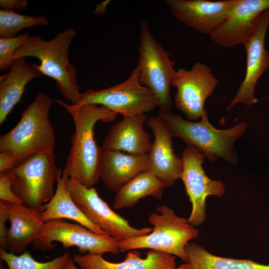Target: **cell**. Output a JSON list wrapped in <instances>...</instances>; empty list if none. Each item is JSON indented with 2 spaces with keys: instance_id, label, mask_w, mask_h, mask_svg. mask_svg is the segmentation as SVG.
Wrapping results in <instances>:
<instances>
[{
  "instance_id": "cell-10",
  "label": "cell",
  "mask_w": 269,
  "mask_h": 269,
  "mask_svg": "<svg viewBox=\"0 0 269 269\" xmlns=\"http://www.w3.org/2000/svg\"><path fill=\"white\" fill-rule=\"evenodd\" d=\"M58 242L64 248L75 246L79 252L103 254H118L120 251L117 240L97 234L81 224L71 223L63 219H53L45 223L38 238L33 243L35 250L43 251L54 249Z\"/></svg>"
},
{
  "instance_id": "cell-33",
  "label": "cell",
  "mask_w": 269,
  "mask_h": 269,
  "mask_svg": "<svg viewBox=\"0 0 269 269\" xmlns=\"http://www.w3.org/2000/svg\"><path fill=\"white\" fill-rule=\"evenodd\" d=\"M63 269H78L75 265L74 263L71 258L69 259L67 264Z\"/></svg>"
},
{
  "instance_id": "cell-35",
  "label": "cell",
  "mask_w": 269,
  "mask_h": 269,
  "mask_svg": "<svg viewBox=\"0 0 269 269\" xmlns=\"http://www.w3.org/2000/svg\"></svg>"
},
{
  "instance_id": "cell-26",
  "label": "cell",
  "mask_w": 269,
  "mask_h": 269,
  "mask_svg": "<svg viewBox=\"0 0 269 269\" xmlns=\"http://www.w3.org/2000/svg\"><path fill=\"white\" fill-rule=\"evenodd\" d=\"M1 259L5 262L8 269H63L70 258V255L65 252L62 255L47 262H39L25 251L18 256L7 253L0 248Z\"/></svg>"
},
{
  "instance_id": "cell-31",
  "label": "cell",
  "mask_w": 269,
  "mask_h": 269,
  "mask_svg": "<svg viewBox=\"0 0 269 269\" xmlns=\"http://www.w3.org/2000/svg\"><path fill=\"white\" fill-rule=\"evenodd\" d=\"M28 4L27 0H0V6L3 9L12 10L13 8L25 9Z\"/></svg>"
},
{
  "instance_id": "cell-17",
  "label": "cell",
  "mask_w": 269,
  "mask_h": 269,
  "mask_svg": "<svg viewBox=\"0 0 269 269\" xmlns=\"http://www.w3.org/2000/svg\"><path fill=\"white\" fill-rule=\"evenodd\" d=\"M148 170L147 153L132 154L102 150L99 163V177L113 191L117 192L134 177Z\"/></svg>"
},
{
  "instance_id": "cell-9",
  "label": "cell",
  "mask_w": 269,
  "mask_h": 269,
  "mask_svg": "<svg viewBox=\"0 0 269 269\" xmlns=\"http://www.w3.org/2000/svg\"><path fill=\"white\" fill-rule=\"evenodd\" d=\"M65 186L87 218L108 236L119 241L147 235L152 231L151 228L137 229L132 226L127 220L111 209L94 187L87 188L66 176Z\"/></svg>"
},
{
  "instance_id": "cell-13",
  "label": "cell",
  "mask_w": 269,
  "mask_h": 269,
  "mask_svg": "<svg viewBox=\"0 0 269 269\" xmlns=\"http://www.w3.org/2000/svg\"><path fill=\"white\" fill-rule=\"evenodd\" d=\"M269 25V8L261 13L252 34L244 44L246 52V74L227 108L228 111L238 103L251 106L258 101L255 92L256 86L269 67V52L265 46Z\"/></svg>"
},
{
  "instance_id": "cell-11",
  "label": "cell",
  "mask_w": 269,
  "mask_h": 269,
  "mask_svg": "<svg viewBox=\"0 0 269 269\" xmlns=\"http://www.w3.org/2000/svg\"><path fill=\"white\" fill-rule=\"evenodd\" d=\"M218 81L210 67L201 62L195 63L189 70L176 71L171 86L176 88L174 103L188 121L200 119L206 100L212 95Z\"/></svg>"
},
{
  "instance_id": "cell-2",
  "label": "cell",
  "mask_w": 269,
  "mask_h": 269,
  "mask_svg": "<svg viewBox=\"0 0 269 269\" xmlns=\"http://www.w3.org/2000/svg\"><path fill=\"white\" fill-rule=\"evenodd\" d=\"M76 34L74 28H69L49 40L29 34L13 56L14 60L27 57L38 59L40 61L38 70L42 75L55 81L61 94L72 105L79 103L82 94L77 84L76 69L69 58L68 50Z\"/></svg>"
},
{
  "instance_id": "cell-20",
  "label": "cell",
  "mask_w": 269,
  "mask_h": 269,
  "mask_svg": "<svg viewBox=\"0 0 269 269\" xmlns=\"http://www.w3.org/2000/svg\"><path fill=\"white\" fill-rule=\"evenodd\" d=\"M74 263L82 269H175V258L162 252L150 250L145 258H141L137 251H130L124 261L112 263L105 260L102 254L88 253L75 254L72 257Z\"/></svg>"
},
{
  "instance_id": "cell-22",
  "label": "cell",
  "mask_w": 269,
  "mask_h": 269,
  "mask_svg": "<svg viewBox=\"0 0 269 269\" xmlns=\"http://www.w3.org/2000/svg\"><path fill=\"white\" fill-rule=\"evenodd\" d=\"M57 186L52 198L39 209L44 223L53 219H68L83 225L91 231L103 236L107 234L91 223L74 202L65 186V176L60 169L56 181Z\"/></svg>"
},
{
  "instance_id": "cell-21",
  "label": "cell",
  "mask_w": 269,
  "mask_h": 269,
  "mask_svg": "<svg viewBox=\"0 0 269 269\" xmlns=\"http://www.w3.org/2000/svg\"><path fill=\"white\" fill-rule=\"evenodd\" d=\"M38 64H31L25 57L14 60L9 71L0 76V125L21 99L27 83L43 75Z\"/></svg>"
},
{
  "instance_id": "cell-16",
  "label": "cell",
  "mask_w": 269,
  "mask_h": 269,
  "mask_svg": "<svg viewBox=\"0 0 269 269\" xmlns=\"http://www.w3.org/2000/svg\"><path fill=\"white\" fill-rule=\"evenodd\" d=\"M147 124L151 130L154 141L147 153L149 170L165 185L171 186L180 178L183 160L172 148V137L163 119L158 114L148 118Z\"/></svg>"
},
{
  "instance_id": "cell-32",
  "label": "cell",
  "mask_w": 269,
  "mask_h": 269,
  "mask_svg": "<svg viewBox=\"0 0 269 269\" xmlns=\"http://www.w3.org/2000/svg\"><path fill=\"white\" fill-rule=\"evenodd\" d=\"M109 1L108 0L104 1L97 5L94 13L97 15L103 14L105 11L106 7Z\"/></svg>"
},
{
  "instance_id": "cell-8",
  "label": "cell",
  "mask_w": 269,
  "mask_h": 269,
  "mask_svg": "<svg viewBox=\"0 0 269 269\" xmlns=\"http://www.w3.org/2000/svg\"><path fill=\"white\" fill-rule=\"evenodd\" d=\"M139 73L137 65L125 81L104 89L86 91L76 105L103 106L124 117L153 111L158 106L157 100L149 89L141 85Z\"/></svg>"
},
{
  "instance_id": "cell-18",
  "label": "cell",
  "mask_w": 269,
  "mask_h": 269,
  "mask_svg": "<svg viewBox=\"0 0 269 269\" xmlns=\"http://www.w3.org/2000/svg\"><path fill=\"white\" fill-rule=\"evenodd\" d=\"M146 114L124 117L110 128L102 146L103 150L126 151L132 154H143L149 151L152 143L143 128Z\"/></svg>"
},
{
  "instance_id": "cell-19",
  "label": "cell",
  "mask_w": 269,
  "mask_h": 269,
  "mask_svg": "<svg viewBox=\"0 0 269 269\" xmlns=\"http://www.w3.org/2000/svg\"><path fill=\"white\" fill-rule=\"evenodd\" d=\"M10 226L7 229V249L10 253L20 255L38 238L45 223L40 212L24 204L5 202Z\"/></svg>"
},
{
  "instance_id": "cell-3",
  "label": "cell",
  "mask_w": 269,
  "mask_h": 269,
  "mask_svg": "<svg viewBox=\"0 0 269 269\" xmlns=\"http://www.w3.org/2000/svg\"><path fill=\"white\" fill-rule=\"evenodd\" d=\"M53 100L40 92L23 111L17 124L0 137V151H11L19 164L39 153H53L55 136L49 114Z\"/></svg>"
},
{
  "instance_id": "cell-1",
  "label": "cell",
  "mask_w": 269,
  "mask_h": 269,
  "mask_svg": "<svg viewBox=\"0 0 269 269\" xmlns=\"http://www.w3.org/2000/svg\"><path fill=\"white\" fill-rule=\"evenodd\" d=\"M55 102L70 114L75 127L62 174L87 188L92 187L100 178L99 163L102 150L94 138L95 125L99 121H112L118 114L101 105H72L61 100Z\"/></svg>"
},
{
  "instance_id": "cell-15",
  "label": "cell",
  "mask_w": 269,
  "mask_h": 269,
  "mask_svg": "<svg viewBox=\"0 0 269 269\" xmlns=\"http://www.w3.org/2000/svg\"><path fill=\"white\" fill-rule=\"evenodd\" d=\"M269 8V0H240L232 12L209 35L210 39L227 48L244 45L259 16Z\"/></svg>"
},
{
  "instance_id": "cell-6",
  "label": "cell",
  "mask_w": 269,
  "mask_h": 269,
  "mask_svg": "<svg viewBox=\"0 0 269 269\" xmlns=\"http://www.w3.org/2000/svg\"><path fill=\"white\" fill-rule=\"evenodd\" d=\"M139 40L137 66L140 82L155 97L159 113H169L173 104L170 87L176 71L174 69L175 62L152 35L144 20L140 23Z\"/></svg>"
},
{
  "instance_id": "cell-4",
  "label": "cell",
  "mask_w": 269,
  "mask_h": 269,
  "mask_svg": "<svg viewBox=\"0 0 269 269\" xmlns=\"http://www.w3.org/2000/svg\"><path fill=\"white\" fill-rule=\"evenodd\" d=\"M158 114L173 137L198 149L210 162H214L220 157L234 165L238 163L235 142L246 131L245 122L228 129L218 130L210 124L206 109L197 122L185 120L172 112Z\"/></svg>"
},
{
  "instance_id": "cell-28",
  "label": "cell",
  "mask_w": 269,
  "mask_h": 269,
  "mask_svg": "<svg viewBox=\"0 0 269 269\" xmlns=\"http://www.w3.org/2000/svg\"><path fill=\"white\" fill-rule=\"evenodd\" d=\"M12 180L8 171L0 172V200L17 204L23 202L13 193L11 189Z\"/></svg>"
},
{
  "instance_id": "cell-34",
  "label": "cell",
  "mask_w": 269,
  "mask_h": 269,
  "mask_svg": "<svg viewBox=\"0 0 269 269\" xmlns=\"http://www.w3.org/2000/svg\"><path fill=\"white\" fill-rule=\"evenodd\" d=\"M175 269H190V267L189 264L186 262L185 263L182 264L178 268H175Z\"/></svg>"
},
{
  "instance_id": "cell-14",
  "label": "cell",
  "mask_w": 269,
  "mask_h": 269,
  "mask_svg": "<svg viewBox=\"0 0 269 269\" xmlns=\"http://www.w3.org/2000/svg\"><path fill=\"white\" fill-rule=\"evenodd\" d=\"M178 21L194 30L210 35L232 12L240 0H166Z\"/></svg>"
},
{
  "instance_id": "cell-24",
  "label": "cell",
  "mask_w": 269,
  "mask_h": 269,
  "mask_svg": "<svg viewBox=\"0 0 269 269\" xmlns=\"http://www.w3.org/2000/svg\"><path fill=\"white\" fill-rule=\"evenodd\" d=\"M187 263L190 269H269V265L261 264L251 260L234 259L216 256L194 243L185 247Z\"/></svg>"
},
{
  "instance_id": "cell-5",
  "label": "cell",
  "mask_w": 269,
  "mask_h": 269,
  "mask_svg": "<svg viewBox=\"0 0 269 269\" xmlns=\"http://www.w3.org/2000/svg\"><path fill=\"white\" fill-rule=\"evenodd\" d=\"M156 211L159 214L153 212L148 217L153 226L152 231L147 235L119 241L120 251L149 249L177 256L186 262V246L198 237V230L166 205L158 206Z\"/></svg>"
},
{
  "instance_id": "cell-30",
  "label": "cell",
  "mask_w": 269,
  "mask_h": 269,
  "mask_svg": "<svg viewBox=\"0 0 269 269\" xmlns=\"http://www.w3.org/2000/svg\"><path fill=\"white\" fill-rule=\"evenodd\" d=\"M19 164L15 154L11 151L0 153V172L11 170Z\"/></svg>"
},
{
  "instance_id": "cell-25",
  "label": "cell",
  "mask_w": 269,
  "mask_h": 269,
  "mask_svg": "<svg viewBox=\"0 0 269 269\" xmlns=\"http://www.w3.org/2000/svg\"><path fill=\"white\" fill-rule=\"evenodd\" d=\"M49 20L44 16H29L13 10H0V37H14L24 28L46 25Z\"/></svg>"
},
{
  "instance_id": "cell-7",
  "label": "cell",
  "mask_w": 269,
  "mask_h": 269,
  "mask_svg": "<svg viewBox=\"0 0 269 269\" xmlns=\"http://www.w3.org/2000/svg\"><path fill=\"white\" fill-rule=\"evenodd\" d=\"M60 169L56 164L54 152L33 155L8 170L12 190L23 204L39 210L53 197Z\"/></svg>"
},
{
  "instance_id": "cell-27",
  "label": "cell",
  "mask_w": 269,
  "mask_h": 269,
  "mask_svg": "<svg viewBox=\"0 0 269 269\" xmlns=\"http://www.w3.org/2000/svg\"><path fill=\"white\" fill-rule=\"evenodd\" d=\"M28 33L14 37L0 38V71L10 69L14 62L13 55L28 36Z\"/></svg>"
},
{
  "instance_id": "cell-12",
  "label": "cell",
  "mask_w": 269,
  "mask_h": 269,
  "mask_svg": "<svg viewBox=\"0 0 269 269\" xmlns=\"http://www.w3.org/2000/svg\"><path fill=\"white\" fill-rule=\"evenodd\" d=\"M183 169L180 176L186 193L191 203L192 209L187 219L193 226L205 221L206 202L209 196H222L225 193L224 183L220 180L210 179L206 174L202 164L205 157L198 149L191 146L182 152Z\"/></svg>"
},
{
  "instance_id": "cell-23",
  "label": "cell",
  "mask_w": 269,
  "mask_h": 269,
  "mask_svg": "<svg viewBox=\"0 0 269 269\" xmlns=\"http://www.w3.org/2000/svg\"><path fill=\"white\" fill-rule=\"evenodd\" d=\"M165 188V184L152 172L146 171L134 177L117 192L113 208L131 207L139 200L147 196L160 199Z\"/></svg>"
},
{
  "instance_id": "cell-29",
  "label": "cell",
  "mask_w": 269,
  "mask_h": 269,
  "mask_svg": "<svg viewBox=\"0 0 269 269\" xmlns=\"http://www.w3.org/2000/svg\"><path fill=\"white\" fill-rule=\"evenodd\" d=\"M8 220L7 208L4 201H0V248H7L6 222Z\"/></svg>"
}]
</instances>
